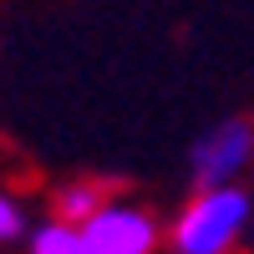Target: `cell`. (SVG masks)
<instances>
[{
    "mask_svg": "<svg viewBox=\"0 0 254 254\" xmlns=\"http://www.w3.org/2000/svg\"><path fill=\"white\" fill-rule=\"evenodd\" d=\"M254 224V203L239 183H208L188 198L168 224L173 254H234L244 229Z\"/></svg>",
    "mask_w": 254,
    "mask_h": 254,
    "instance_id": "1",
    "label": "cell"
},
{
    "mask_svg": "<svg viewBox=\"0 0 254 254\" xmlns=\"http://www.w3.org/2000/svg\"><path fill=\"white\" fill-rule=\"evenodd\" d=\"M87 254H153L158 249V219L142 203L107 198L92 219H81Z\"/></svg>",
    "mask_w": 254,
    "mask_h": 254,
    "instance_id": "2",
    "label": "cell"
},
{
    "mask_svg": "<svg viewBox=\"0 0 254 254\" xmlns=\"http://www.w3.org/2000/svg\"><path fill=\"white\" fill-rule=\"evenodd\" d=\"M254 163V122L249 117H229L219 127H208V132L193 142V183L208 188V183H239V173Z\"/></svg>",
    "mask_w": 254,
    "mask_h": 254,
    "instance_id": "3",
    "label": "cell"
},
{
    "mask_svg": "<svg viewBox=\"0 0 254 254\" xmlns=\"http://www.w3.org/2000/svg\"><path fill=\"white\" fill-rule=\"evenodd\" d=\"M26 249L31 254H87V239H81V224L51 214L46 224H36L26 234Z\"/></svg>",
    "mask_w": 254,
    "mask_h": 254,
    "instance_id": "4",
    "label": "cell"
},
{
    "mask_svg": "<svg viewBox=\"0 0 254 254\" xmlns=\"http://www.w3.org/2000/svg\"><path fill=\"white\" fill-rule=\"evenodd\" d=\"M102 203H107V193H102L97 183H66V188L56 193V214L71 219V224H81V219H92Z\"/></svg>",
    "mask_w": 254,
    "mask_h": 254,
    "instance_id": "5",
    "label": "cell"
},
{
    "mask_svg": "<svg viewBox=\"0 0 254 254\" xmlns=\"http://www.w3.org/2000/svg\"><path fill=\"white\" fill-rule=\"evenodd\" d=\"M26 234H31V219H26V208H20V198L0 188V244H20Z\"/></svg>",
    "mask_w": 254,
    "mask_h": 254,
    "instance_id": "6",
    "label": "cell"
}]
</instances>
